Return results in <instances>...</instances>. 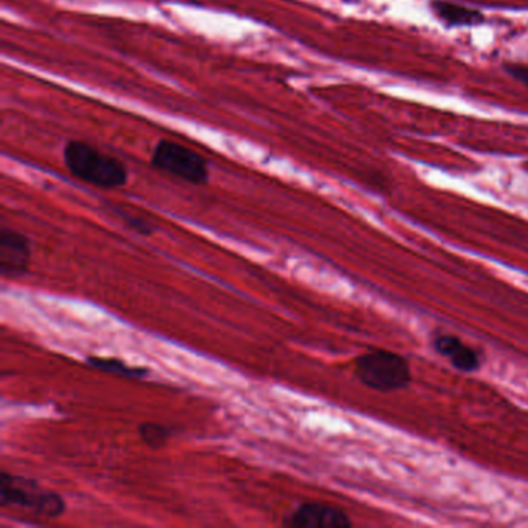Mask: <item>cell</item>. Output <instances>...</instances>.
<instances>
[{
	"label": "cell",
	"mask_w": 528,
	"mask_h": 528,
	"mask_svg": "<svg viewBox=\"0 0 528 528\" xmlns=\"http://www.w3.org/2000/svg\"><path fill=\"white\" fill-rule=\"evenodd\" d=\"M64 164L75 179L101 190H116L129 181L125 164L109 153L79 140H70L62 151Z\"/></svg>",
	"instance_id": "cell-1"
},
{
	"label": "cell",
	"mask_w": 528,
	"mask_h": 528,
	"mask_svg": "<svg viewBox=\"0 0 528 528\" xmlns=\"http://www.w3.org/2000/svg\"><path fill=\"white\" fill-rule=\"evenodd\" d=\"M0 505L21 508L44 519H60L67 512L66 499L60 493L45 490L36 480L6 471L0 474Z\"/></svg>",
	"instance_id": "cell-2"
},
{
	"label": "cell",
	"mask_w": 528,
	"mask_h": 528,
	"mask_svg": "<svg viewBox=\"0 0 528 528\" xmlns=\"http://www.w3.org/2000/svg\"><path fill=\"white\" fill-rule=\"evenodd\" d=\"M355 376L361 384L376 393H395L412 383V371L403 355L375 348L355 361Z\"/></svg>",
	"instance_id": "cell-3"
},
{
	"label": "cell",
	"mask_w": 528,
	"mask_h": 528,
	"mask_svg": "<svg viewBox=\"0 0 528 528\" xmlns=\"http://www.w3.org/2000/svg\"><path fill=\"white\" fill-rule=\"evenodd\" d=\"M151 164L160 172L191 185H207L209 181L207 160L181 143L160 140L153 147Z\"/></svg>",
	"instance_id": "cell-4"
},
{
	"label": "cell",
	"mask_w": 528,
	"mask_h": 528,
	"mask_svg": "<svg viewBox=\"0 0 528 528\" xmlns=\"http://www.w3.org/2000/svg\"><path fill=\"white\" fill-rule=\"evenodd\" d=\"M289 528H350L347 513L326 502H304L283 519Z\"/></svg>",
	"instance_id": "cell-5"
},
{
	"label": "cell",
	"mask_w": 528,
	"mask_h": 528,
	"mask_svg": "<svg viewBox=\"0 0 528 528\" xmlns=\"http://www.w3.org/2000/svg\"><path fill=\"white\" fill-rule=\"evenodd\" d=\"M33 256L32 240L16 229H0V273L4 278H23Z\"/></svg>",
	"instance_id": "cell-6"
},
{
	"label": "cell",
	"mask_w": 528,
	"mask_h": 528,
	"mask_svg": "<svg viewBox=\"0 0 528 528\" xmlns=\"http://www.w3.org/2000/svg\"><path fill=\"white\" fill-rule=\"evenodd\" d=\"M432 347L436 348L437 354L447 358L458 371L469 374L480 367V355L477 354V350L469 347L468 344L463 343L456 335L439 333L432 339Z\"/></svg>",
	"instance_id": "cell-7"
},
{
	"label": "cell",
	"mask_w": 528,
	"mask_h": 528,
	"mask_svg": "<svg viewBox=\"0 0 528 528\" xmlns=\"http://www.w3.org/2000/svg\"><path fill=\"white\" fill-rule=\"evenodd\" d=\"M86 365L95 371L104 372L109 375L123 376V378H131V380H142L149 374L146 367L143 366H132L125 363L121 358L114 357H98V355H90L86 358Z\"/></svg>",
	"instance_id": "cell-8"
},
{
	"label": "cell",
	"mask_w": 528,
	"mask_h": 528,
	"mask_svg": "<svg viewBox=\"0 0 528 528\" xmlns=\"http://www.w3.org/2000/svg\"><path fill=\"white\" fill-rule=\"evenodd\" d=\"M432 10L436 13L439 19L452 27L458 25H477L484 21V14L479 10H473L468 6L458 5L447 0H434L432 2Z\"/></svg>",
	"instance_id": "cell-9"
},
{
	"label": "cell",
	"mask_w": 528,
	"mask_h": 528,
	"mask_svg": "<svg viewBox=\"0 0 528 528\" xmlns=\"http://www.w3.org/2000/svg\"><path fill=\"white\" fill-rule=\"evenodd\" d=\"M138 436L151 449H162L168 445L171 437L174 436V431L171 426L155 423V421H144L138 426Z\"/></svg>",
	"instance_id": "cell-10"
},
{
	"label": "cell",
	"mask_w": 528,
	"mask_h": 528,
	"mask_svg": "<svg viewBox=\"0 0 528 528\" xmlns=\"http://www.w3.org/2000/svg\"><path fill=\"white\" fill-rule=\"evenodd\" d=\"M110 213L121 218L129 228L143 236H151L155 233V225L149 218H143L140 214L131 213L125 208L118 205H110Z\"/></svg>",
	"instance_id": "cell-11"
},
{
	"label": "cell",
	"mask_w": 528,
	"mask_h": 528,
	"mask_svg": "<svg viewBox=\"0 0 528 528\" xmlns=\"http://www.w3.org/2000/svg\"><path fill=\"white\" fill-rule=\"evenodd\" d=\"M505 71L510 77L514 78L516 81L523 82V86L528 88V66L508 64V66H505Z\"/></svg>",
	"instance_id": "cell-12"
}]
</instances>
